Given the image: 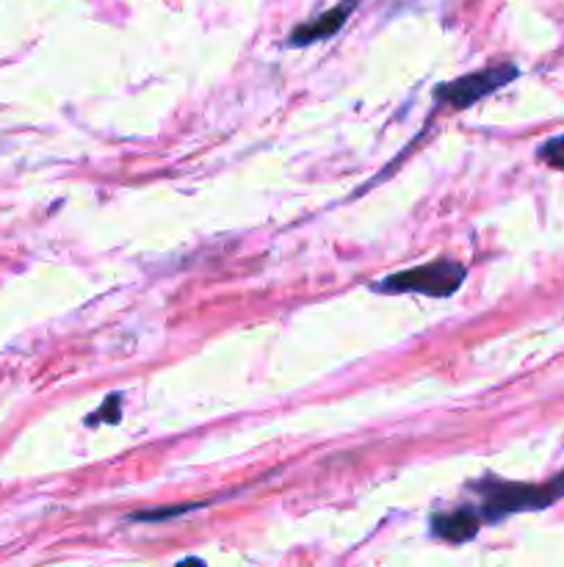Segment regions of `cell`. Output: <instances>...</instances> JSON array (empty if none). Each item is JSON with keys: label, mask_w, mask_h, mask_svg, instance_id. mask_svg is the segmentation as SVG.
<instances>
[{"label": "cell", "mask_w": 564, "mask_h": 567, "mask_svg": "<svg viewBox=\"0 0 564 567\" xmlns=\"http://www.w3.org/2000/svg\"><path fill=\"white\" fill-rule=\"evenodd\" d=\"M468 269L457 260H431V264L415 266V269L396 271V275L382 277L379 282H374L376 293H420V297H435L446 299L451 293H457L462 288Z\"/></svg>", "instance_id": "1"}, {"label": "cell", "mask_w": 564, "mask_h": 567, "mask_svg": "<svg viewBox=\"0 0 564 567\" xmlns=\"http://www.w3.org/2000/svg\"><path fill=\"white\" fill-rule=\"evenodd\" d=\"M479 493L484 496L479 509V518L487 524H498L501 518L514 513H525V509H542L551 507L556 498H562L564 493L558 491L556 482H547V485H514V482H479Z\"/></svg>", "instance_id": "2"}, {"label": "cell", "mask_w": 564, "mask_h": 567, "mask_svg": "<svg viewBox=\"0 0 564 567\" xmlns=\"http://www.w3.org/2000/svg\"><path fill=\"white\" fill-rule=\"evenodd\" d=\"M518 75V66L503 61V64H492L487 70L470 72V75L457 78V81L442 83V86L435 89V100L442 105H451V109H470V105L479 103L481 97L492 94L495 89L512 83Z\"/></svg>", "instance_id": "3"}, {"label": "cell", "mask_w": 564, "mask_h": 567, "mask_svg": "<svg viewBox=\"0 0 564 567\" xmlns=\"http://www.w3.org/2000/svg\"><path fill=\"white\" fill-rule=\"evenodd\" d=\"M354 6H357V0H343V3H337L335 9H330V11H324V14L315 17V20L304 22V25H296L291 31L288 44H293V48H304V44H313V42H321V39L335 37V33L346 25V20H348V14L354 11Z\"/></svg>", "instance_id": "4"}, {"label": "cell", "mask_w": 564, "mask_h": 567, "mask_svg": "<svg viewBox=\"0 0 564 567\" xmlns=\"http://www.w3.org/2000/svg\"><path fill=\"white\" fill-rule=\"evenodd\" d=\"M479 526H481L479 513L470 507L453 509V513L435 515V518H431V532H435L440 540H448V543L473 540L476 532H479Z\"/></svg>", "instance_id": "5"}, {"label": "cell", "mask_w": 564, "mask_h": 567, "mask_svg": "<svg viewBox=\"0 0 564 567\" xmlns=\"http://www.w3.org/2000/svg\"><path fill=\"white\" fill-rule=\"evenodd\" d=\"M119 408H122V396H119V393H114V396H108L103 404H100L97 410H94V415H88L86 424L88 426L116 424V421H119Z\"/></svg>", "instance_id": "6"}, {"label": "cell", "mask_w": 564, "mask_h": 567, "mask_svg": "<svg viewBox=\"0 0 564 567\" xmlns=\"http://www.w3.org/2000/svg\"><path fill=\"white\" fill-rule=\"evenodd\" d=\"M205 504V502H202ZM202 504H180V507H160V509H149V513H136L130 515V520H147V524H160V520L177 518V515H186L191 509L202 507Z\"/></svg>", "instance_id": "7"}, {"label": "cell", "mask_w": 564, "mask_h": 567, "mask_svg": "<svg viewBox=\"0 0 564 567\" xmlns=\"http://www.w3.org/2000/svg\"><path fill=\"white\" fill-rule=\"evenodd\" d=\"M536 155H540L545 164H551L553 169H564V136L547 138V142L536 150Z\"/></svg>", "instance_id": "8"}]
</instances>
